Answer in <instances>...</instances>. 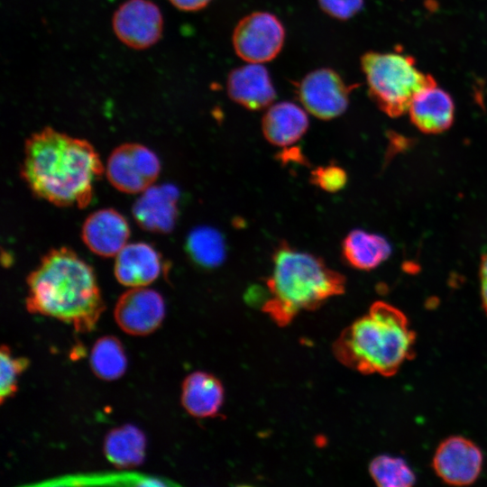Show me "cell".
I'll return each instance as SVG.
<instances>
[{
	"label": "cell",
	"mask_w": 487,
	"mask_h": 487,
	"mask_svg": "<svg viewBox=\"0 0 487 487\" xmlns=\"http://www.w3.org/2000/svg\"><path fill=\"white\" fill-rule=\"evenodd\" d=\"M165 316V304L156 290L135 287L120 296L114 311L115 322L126 334L147 335L157 330Z\"/></svg>",
	"instance_id": "10"
},
{
	"label": "cell",
	"mask_w": 487,
	"mask_h": 487,
	"mask_svg": "<svg viewBox=\"0 0 487 487\" xmlns=\"http://www.w3.org/2000/svg\"><path fill=\"white\" fill-rule=\"evenodd\" d=\"M129 225L124 216L113 208L93 212L85 220L81 237L87 247L101 257H113L127 244Z\"/></svg>",
	"instance_id": "13"
},
{
	"label": "cell",
	"mask_w": 487,
	"mask_h": 487,
	"mask_svg": "<svg viewBox=\"0 0 487 487\" xmlns=\"http://www.w3.org/2000/svg\"><path fill=\"white\" fill-rule=\"evenodd\" d=\"M285 40L281 22L268 12H254L237 23L233 46L242 60L249 63L268 62L280 53Z\"/></svg>",
	"instance_id": "7"
},
{
	"label": "cell",
	"mask_w": 487,
	"mask_h": 487,
	"mask_svg": "<svg viewBox=\"0 0 487 487\" xmlns=\"http://www.w3.org/2000/svg\"><path fill=\"white\" fill-rule=\"evenodd\" d=\"M90 367L101 380L114 381L122 377L127 359L121 341L113 335L98 338L90 353Z\"/></svg>",
	"instance_id": "21"
},
{
	"label": "cell",
	"mask_w": 487,
	"mask_h": 487,
	"mask_svg": "<svg viewBox=\"0 0 487 487\" xmlns=\"http://www.w3.org/2000/svg\"><path fill=\"white\" fill-rule=\"evenodd\" d=\"M353 87L334 69L322 68L309 72L299 82L297 95L311 115L330 120L346 110Z\"/></svg>",
	"instance_id": "8"
},
{
	"label": "cell",
	"mask_w": 487,
	"mask_h": 487,
	"mask_svg": "<svg viewBox=\"0 0 487 487\" xmlns=\"http://www.w3.org/2000/svg\"><path fill=\"white\" fill-rule=\"evenodd\" d=\"M369 473L381 487H409L415 483L416 476L404 459L381 455L372 460Z\"/></svg>",
	"instance_id": "23"
},
{
	"label": "cell",
	"mask_w": 487,
	"mask_h": 487,
	"mask_svg": "<svg viewBox=\"0 0 487 487\" xmlns=\"http://www.w3.org/2000/svg\"><path fill=\"white\" fill-rule=\"evenodd\" d=\"M432 465L436 475L446 483L469 485L475 482L481 473L482 455L470 439L454 436L439 444Z\"/></svg>",
	"instance_id": "11"
},
{
	"label": "cell",
	"mask_w": 487,
	"mask_h": 487,
	"mask_svg": "<svg viewBox=\"0 0 487 487\" xmlns=\"http://www.w3.org/2000/svg\"><path fill=\"white\" fill-rule=\"evenodd\" d=\"M361 66L370 97L390 117L408 113L415 96L436 84L432 75L418 69L412 56L397 51H368Z\"/></svg>",
	"instance_id": "5"
},
{
	"label": "cell",
	"mask_w": 487,
	"mask_h": 487,
	"mask_svg": "<svg viewBox=\"0 0 487 487\" xmlns=\"http://www.w3.org/2000/svg\"><path fill=\"white\" fill-rule=\"evenodd\" d=\"M161 162L157 155L144 145L127 142L110 153L106 173L116 189L128 194L142 193L157 179Z\"/></svg>",
	"instance_id": "6"
},
{
	"label": "cell",
	"mask_w": 487,
	"mask_h": 487,
	"mask_svg": "<svg viewBox=\"0 0 487 487\" xmlns=\"http://www.w3.org/2000/svg\"><path fill=\"white\" fill-rule=\"evenodd\" d=\"M227 92L232 100L253 111L269 106L276 96L269 72L260 63L232 70L227 78Z\"/></svg>",
	"instance_id": "14"
},
{
	"label": "cell",
	"mask_w": 487,
	"mask_h": 487,
	"mask_svg": "<svg viewBox=\"0 0 487 487\" xmlns=\"http://www.w3.org/2000/svg\"><path fill=\"white\" fill-rule=\"evenodd\" d=\"M391 252V247L384 237L361 229L351 231L342 243L345 262L362 271L375 269L388 259Z\"/></svg>",
	"instance_id": "19"
},
{
	"label": "cell",
	"mask_w": 487,
	"mask_h": 487,
	"mask_svg": "<svg viewBox=\"0 0 487 487\" xmlns=\"http://www.w3.org/2000/svg\"><path fill=\"white\" fill-rule=\"evenodd\" d=\"M187 251L195 263L206 269H213L224 262L226 250L224 237L216 229L200 226L189 233Z\"/></svg>",
	"instance_id": "22"
},
{
	"label": "cell",
	"mask_w": 487,
	"mask_h": 487,
	"mask_svg": "<svg viewBox=\"0 0 487 487\" xmlns=\"http://www.w3.org/2000/svg\"><path fill=\"white\" fill-rule=\"evenodd\" d=\"M310 182L324 191L337 192L346 185L347 174L335 164L319 166L311 171Z\"/></svg>",
	"instance_id": "25"
},
{
	"label": "cell",
	"mask_w": 487,
	"mask_h": 487,
	"mask_svg": "<svg viewBox=\"0 0 487 487\" xmlns=\"http://www.w3.org/2000/svg\"><path fill=\"white\" fill-rule=\"evenodd\" d=\"M480 288L483 308L487 314V253L480 265Z\"/></svg>",
	"instance_id": "28"
},
{
	"label": "cell",
	"mask_w": 487,
	"mask_h": 487,
	"mask_svg": "<svg viewBox=\"0 0 487 487\" xmlns=\"http://www.w3.org/2000/svg\"><path fill=\"white\" fill-rule=\"evenodd\" d=\"M112 25L116 37L129 48L147 49L161 37L163 18L150 0H127L115 12Z\"/></svg>",
	"instance_id": "9"
},
{
	"label": "cell",
	"mask_w": 487,
	"mask_h": 487,
	"mask_svg": "<svg viewBox=\"0 0 487 487\" xmlns=\"http://www.w3.org/2000/svg\"><path fill=\"white\" fill-rule=\"evenodd\" d=\"M408 114L413 125L420 132L440 133L453 124L455 103L452 96L436 84L415 96Z\"/></svg>",
	"instance_id": "15"
},
{
	"label": "cell",
	"mask_w": 487,
	"mask_h": 487,
	"mask_svg": "<svg viewBox=\"0 0 487 487\" xmlns=\"http://www.w3.org/2000/svg\"><path fill=\"white\" fill-rule=\"evenodd\" d=\"M25 306L71 325L80 333L95 329L105 303L92 267L73 250H50L28 275Z\"/></svg>",
	"instance_id": "2"
},
{
	"label": "cell",
	"mask_w": 487,
	"mask_h": 487,
	"mask_svg": "<svg viewBox=\"0 0 487 487\" xmlns=\"http://www.w3.org/2000/svg\"><path fill=\"white\" fill-rule=\"evenodd\" d=\"M321 9L331 17L347 20L363 6V0H318Z\"/></svg>",
	"instance_id": "26"
},
{
	"label": "cell",
	"mask_w": 487,
	"mask_h": 487,
	"mask_svg": "<svg viewBox=\"0 0 487 487\" xmlns=\"http://www.w3.org/2000/svg\"><path fill=\"white\" fill-rule=\"evenodd\" d=\"M262 310L277 325H289L303 310H314L345 292V279L312 253L282 242L272 255Z\"/></svg>",
	"instance_id": "4"
},
{
	"label": "cell",
	"mask_w": 487,
	"mask_h": 487,
	"mask_svg": "<svg viewBox=\"0 0 487 487\" xmlns=\"http://www.w3.org/2000/svg\"><path fill=\"white\" fill-rule=\"evenodd\" d=\"M26 357H14L11 349L2 345L0 349V402L14 397L18 388V379L29 366Z\"/></svg>",
	"instance_id": "24"
},
{
	"label": "cell",
	"mask_w": 487,
	"mask_h": 487,
	"mask_svg": "<svg viewBox=\"0 0 487 487\" xmlns=\"http://www.w3.org/2000/svg\"><path fill=\"white\" fill-rule=\"evenodd\" d=\"M103 448L107 460L117 468H133L144 460L146 437L141 429L126 424L106 434Z\"/></svg>",
	"instance_id": "20"
},
{
	"label": "cell",
	"mask_w": 487,
	"mask_h": 487,
	"mask_svg": "<svg viewBox=\"0 0 487 487\" xmlns=\"http://www.w3.org/2000/svg\"><path fill=\"white\" fill-rule=\"evenodd\" d=\"M171 5L181 11L193 12L203 9L211 0H169Z\"/></svg>",
	"instance_id": "27"
},
{
	"label": "cell",
	"mask_w": 487,
	"mask_h": 487,
	"mask_svg": "<svg viewBox=\"0 0 487 487\" xmlns=\"http://www.w3.org/2000/svg\"><path fill=\"white\" fill-rule=\"evenodd\" d=\"M181 405L192 417L212 418L218 414L225 400L222 382L213 374L194 372L182 382Z\"/></svg>",
	"instance_id": "17"
},
{
	"label": "cell",
	"mask_w": 487,
	"mask_h": 487,
	"mask_svg": "<svg viewBox=\"0 0 487 487\" xmlns=\"http://www.w3.org/2000/svg\"><path fill=\"white\" fill-rule=\"evenodd\" d=\"M21 176L38 198L58 207H87L106 170L87 140L45 127L25 142Z\"/></svg>",
	"instance_id": "1"
},
{
	"label": "cell",
	"mask_w": 487,
	"mask_h": 487,
	"mask_svg": "<svg viewBox=\"0 0 487 487\" xmlns=\"http://www.w3.org/2000/svg\"><path fill=\"white\" fill-rule=\"evenodd\" d=\"M415 338L403 312L376 301L365 315L342 331L333 345V353L352 370L390 377L413 356Z\"/></svg>",
	"instance_id": "3"
},
{
	"label": "cell",
	"mask_w": 487,
	"mask_h": 487,
	"mask_svg": "<svg viewBox=\"0 0 487 487\" xmlns=\"http://www.w3.org/2000/svg\"><path fill=\"white\" fill-rule=\"evenodd\" d=\"M179 189L172 184L152 185L133 206V216L144 230L167 234L178 217Z\"/></svg>",
	"instance_id": "12"
},
{
	"label": "cell",
	"mask_w": 487,
	"mask_h": 487,
	"mask_svg": "<svg viewBox=\"0 0 487 487\" xmlns=\"http://www.w3.org/2000/svg\"><path fill=\"white\" fill-rule=\"evenodd\" d=\"M308 128L305 111L292 102L270 106L262 121L266 140L276 146H288L299 140Z\"/></svg>",
	"instance_id": "18"
},
{
	"label": "cell",
	"mask_w": 487,
	"mask_h": 487,
	"mask_svg": "<svg viewBox=\"0 0 487 487\" xmlns=\"http://www.w3.org/2000/svg\"><path fill=\"white\" fill-rule=\"evenodd\" d=\"M115 257V276L124 286L144 287L160 275L161 256L148 244H127Z\"/></svg>",
	"instance_id": "16"
}]
</instances>
